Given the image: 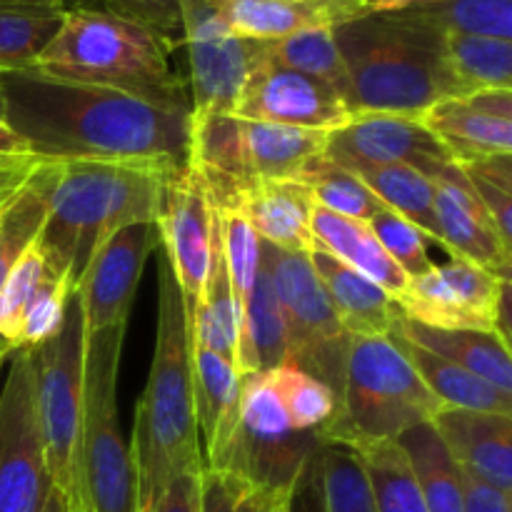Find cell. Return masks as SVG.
<instances>
[{
  "label": "cell",
  "mask_w": 512,
  "mask_h": 512,
  "mask_svg": "<svg viewBox=\"0 0 512 512\" xmlns=\"http://www.w3.org/2000/svg\"><path fill=\"white\" fill-rule=\"evenodd\" d=\"M3 83L8 125L38 158L53 163H188L190 110L50 78L33 68L3 73Z\"/></svg>",
  "instance_id": "6da1fadb"
},
{
  "label": "cell",
  "mask_w": 512,
  "mask_h": 512,
  "mask_svg": "<svg viewBox=\"0 0 512 512\" xmlns=\"http://www.w3.org/2000/svg\"><path fill=\"white\" fill-rule=\"evenodd\" d=\"M198 435L188 315L168 258L160 250L153 363L135 408L130 443L138 478V512H148L178 475L203 468Z\"/></svg>",
  "instance_id": "7a4b0ae2"
},
{
  "label": "cell",
  "mask_w": 512,
  "mask_h": 512,
  "mask_svg": "<svg viewBox=\"0 0 512 512\" xmlns=\"http://www.w3.org/2000/svg\"><path fill=\"white\" fill-rule=\"evenodd\" d=\"M445 33L410 10H370L333 28L353 113L420 118L438 100L460 95L445 60Z\"/></svg>",
  "instance_id": "3957f363"
},
{
  "label": "cell",
  "mask_w": 512,
  "mask_h": 512,
  "mask_svg": "<svg viewBox=\"0 0 512 512\" xmlns=\"http://www.w3.org/2000/svg\"><path fill=\"white\" fill-rule=\"evenodd\" d=\"M178 168L168 163H58L38 235L48 268L68 278L75 290L105 240L128 225L158 220L165 185Z\"/></svg>",
  "instance_id": "277c9868"
},
{
  "label": "cell",
  "mask_w": 512,
  "mask_h": 512,
  "mask_svg": "<svg viewBox=\"0 0 512 512\" xmlns=\"http://www.w3.org/2000/svg\"><path fill=\"white\" fill-rule=\"evenodd\" d=\"M173 53V45L130 20L68 5L58 33L38 55L33 70L190 110L188 83L170 63Z\"/></svg>",
  "instance_id": "5b68a950"
},
{
  "label": "cell",
  "mask_w": 512,
  "mask_h": 512,
  "mask_svg": "<svg viewBox=\"0 0 512 512\" xmlns=\"http://www.w3.org/2000/svg\"><path fill=\"white\" fill-rule=\"evenodd\" d=\"M440 408L445 405L388 335L350 338L343 393L318 438L345 448L400 440L415 425L430 423Z\"/></svg>",
  "instance_id": "8992f818"
},
{
  "label": "cell",
  "mask_w": 512,
  "mask_h": 512,
  "mask_svg": "<svg viewBox=\"0 0 512 512\" xmlns=\"http://www.w3.org/2000/svg\"><path fill=\"white\" fill-rule=\"evenodd\" d=\"M125 330L128 328L85 333L75 512H138V478L118 415V373Z\"/></svg>",
  "instance_id": "52a82bcc"
},
{
  "label": "cell",
  "mask_w": 512,
  "mask_h": 512,
  "mask_svg": "<svg viewBox=\"0 0 512 512\" xmlns=\"http://www.w3.org/2000/svg\"><path fill=\"white\" fill-rule=\"evenodd\" d=\"M35 365V413L45 465L55 488L75 505L78 498L80 420H83L85 320L78 295L58 333L30 348Z\"/></svg>",
  "instance_id": "ba28073f"
},
{
  "label": "cell",
  "mask_w": 512,
  "mask_h": 512,
  "mask_svg": "<svg viewBox=\"0 0 512 512\" xmlns=\"http://www.w3.org/2000/svg\"><path fill=\"white\" fill-rule=\"evenodd\" d=\"M260 260L273 280L288 338V365L320 380L340 400L348 363L350 335L340 325L310 253H290L260 243Z\"/></svg>",
  "instance_id": "9c48e42d"
},
{
  "label": "cell",
  "mask_w": 512,
  "mask_h": 512,
  "mask_svg": "<svg viewBox=\"0 0 512 512\" xmlns=\"http://www.w3.org/2000/svg\"><path fill=\"white\" fill-rule=\"evenodd\" d=\"M510 278L463 258L433 265L398 300L408 320L440 330H485L510 343Z\"/></svg>",
  "instance_id": "30bf717a"
},
{
  "label": "cell",
  "mask_w": 512,
  "mask_h": 512,
  "mask_svg": "<svg viewBox=\"0 0 512 512\" xmlns=\"http://www.w3.org/2000/svg\"><path fill=\"white\" fill-rule=\"evenodd\" d=\"M180 18L188 48L190 115L233 113L265 43L230 30L225 0H180Z\"/></svg>",
  "instance_id": "8fae6325"
},
{
  "label": "cell",
  "mask_w": 512,
  "mask_h": 512,
  "mask_svg": "<svg viewBox=\"0 0 512 512\" xmlns=\"http://www.w3.org/2000/svg\"><path fill=\"white\" fill-rule=\"evenodd\" d=\"M53 490L35 413V365L30 348L10 353L0 390V512H40Z\"/></svg>",
  "instance_id": "7c38bea8"
},
{
  "label": "cell",
  "mask_w": 512,
  "mask_h": 512,
  "mask_svg": "<svg viewBox=\"0 0 512 512\" xmlns=\"http://www.w3.org/2000/svg\"><path fill=\"white\" fill-rule=\"evenodd\" d=\"M218 228V210L210 200L208 188L193 165H180L165 185L163 208L155 230L158 245L168 258L173 278L183 295L185 315L193 313L203 290L210 265V248Z\"/></svg>",
  "instance_id": "4fadbf2b"
},
{
  "label": "cell",
  "mask_w": 512,
  "mask_h": 512,
  "mask_svg": "<svg viewBox=\"0 0 512 512\" xmlns=\"http://www.w3.org/2000/svg\"><path fill=\"white\" fill-rule=\"evenodd\" d=\"M233 115L258 123L333 133L355 113L328 85L278 63L265 43L263 55L245 78Z\"/></svg>",
  "instance_id": "5bb4252c"
},
{
  "label": "cell",
  "mask_w": 512,
  "mask_h": 512,
  "mask_svg": "<svg viewBox=\"0 0 512 512\" xmlns=\"http://www.w3.org/2000/svg\"><path fill=\"white\" fill-rule=\"evenodd\" d=\"M155 248V223L128 225L100 245L75 285V295L83 308L85 333L128 328L143 268Z\"/></svg>",
  "instance_id": "9a60e30c"
},
{
  "label": "cell",
  "mask_w": 512,
  "mask_h": 512,
  "mask_svg": "<svg viewBox=\"0 0 512 512\" xmlns=\"http://www.w3.org/2000/svg\"><path fill=\"white\" fill-rule=\"evenodd\" d=\"M325 155L343 168L403 163L428 178L438 168L453 163L445 145L423 120L393 113L353 115L343 128L328 135Z\"/></svg>",
  "instance_id": "2e32d148"
},
{
  "label": "cell",
  "mask_w": 512,
  "mask_h": 512,
  "mask_svg": "<svg viewBox=\"0 0 512 512\" xmlns=\"http://www.w3.org/2000/svg\"><path fill=\"white\" fill-rule=\"evenodd\" d=\"M430 180L435 188L440 245L453 258H463L490 273L510 278L512 245L505 243L503 235L498 233L493 218L480 203L458 163L438 168Z\"/></svg>",
  "instance_id": "e0dca14e"
},
{
  "label": "cell",
  "mask_w": 512,
  "mask_h": 512,
  "mask_svg": "<svg viewBox=\"0 0 512 512\" xmlns=\"http://www.w3.org/2000/svg\"><path fill=\"white\" fill-rule=\"evenodd\" d=\"M453 163L512 155V90H478L438 100L420 115Z\"/></svg>",
  "instance_id": "ac0fdd59"
},
{
  "label": "cell",
  "mask_w": 512,
  "mask_h": 512,
  "mask_svg": "<svg viewBox=\"0 0 512 512\" xmlns=\"http://www.w3.org/2000/svg\"><path fill=\"white\" fill-rule=\"evenodd\" d=\"M193 398L198 433L205 438V468L228 475L240 430V383L243 375L218 353L190 343Z\"/></svg>",
  "instance_id": "d6986e66"
},
{
  "label": "cell",
  "mask_w": 512,
  "mask_h": 512,
  "mask_svg": "<svg viewBox=\"0 0 512 512\" xmlns=\"http://www.w3.org/2000/svg\"><path fill=\"white\" fill-rule=\"evenodd\" d=\"M430 425L458 468L512 493V415L445 405Z\"/></svg>",
  "instance_id": "ffe728a7"
},
{
  "label": "cell",
  "mask_w": 512,
  "mask_h": 512,
  "mask_svg": "<svg viewBox=\"0 0 512 512\" xmlns=\"http://www.w3.org/2000/svg\"><path fill=\"white\" fill-rule=\"evenodd\" d=\"M370 10H375L370 0H225L230 30L258 43H275L303 30H333Z\"/></svg>",
  "instance_id": "44dd1931"
},
{
  "label": "cell",
  "mask_w": 512,
  "mask_h": 512,
  "mask_svg": "<svg viewBox=\"0 0 512 512\" xmlns=\"http://www.w3.org/2000/svg\"><path fill=\"white\" fill-rule=\"evenodd\" d=\"M243 215L260 243L290 253H313L310 213L313 198L298 180H258L248 183L228 205Z\"/></svg>",
  "instance_id": "7402d4cb"
},
{
  "label": "cell",
  "mask_w": 512,
  "mask_h": 512,
  "mask_svg": "<svg viewBox=\"0 0 512 512\" xmlns=\"http://www.w3.org/2000/svg\"><path fill=\"white\" fill-rule=\"evenodd\" d=\"M245 185L258 180H300L328 150L323 130L290 128L238 118Z\"/></svg>",
  "instance_id": "603a6c76"
},
{
  "label": "cell",
  "mask_w": 512,
  "mask_h": 512,
  "mask_svg": "<svg viewBox=\"0 0 512 512\" xmlns=\"http://www.w3.org/2000/svg\"><path fill=\"white\" fill-rule=\"evenodd\" d=\"M310 263H313L315 275H318L340 325L350 338L390 335L393 325L403 315L393 295L385 293L378 283L368 280L365 275L355 273L353 268L335 260L325 250L315 248L310 253Z\"/></svg>",
  "instance_id": "cb8c5ba5"
},
{
  "label": "cell",
  "mask_w": 512,
  "mask_h": 512,
  "mask_svg": "<svg viewBox=\"0 0 512 512\" xmlns=\"http://www.w3.org/2000/svg\"><path fill=\"white\" fill-rule=\"evenodd\" d=\"M310 233H313L315 248L325 250V253L333 255L335 260H340L343 265L353 268L355 273L365 275L368 280L378 283L385 293L393 295L395 303L403 298V293L408 290L410 278L398 268V263L385 253V248L380 245V240L375 238V233L370 230L368 223L343 218V215H335L313 203Z\"/></svg>",
  "instance_id": "d4e9b609"
},
{
  "label": "cell",
  "mask_w": 512,
  "mask_h": 512,
  "mask_svg": "<svg viewBox=\"0 0 512 512\" xmlns=\"http://www.w3.org/2000/svg\"><path fill=\"white\" fill-rule=\"evenodd\" d=\"M395 333L413 340L420 348L470 370L478 378L488 380L503 393L512 395V358L510 343L500 338L498 333H485V330H440L420 325L400 315L393 325Z\"/></svg>",
  "instance_id": "484cf974"
},
{
  "label": "cell",
  "mask_w": 512,
  "mask_h": 512,
  "mask_svg": "<svg viewBox=\"0 0 512 512\" xmlns=\"http://www.w3.org/2000/svg\"><path fill=\"white\" fill-rule=\"evenodd\" d=\"M395 345L405 353V358L413 363L423 383L433 390L435 398L450 408H465V410H480V413H500L512 415V395L503 393L488 380L478 378L470 370L460 368V365L450 363V360L440 358V355L430 353V350L420 348L413 340L403 338L400 333L390 330L388 335Z\"/></svg>",
  "instance_id": "4316f807"
},
{
  "label": "cell",
  "mask_w": 512,
  "mask_h": 512,
  "mask_svg": "<svg viewBox=\"0 0 512 512\" xmlns=\"http://www.w3.org/2000/svg\"><path fill=\"white\" fill-rule=\"evenodd\" d=\"M65 8V0H0V73L33 68Z\"/></svg>",
  "instance_id": "83f0119b"
},
{
  "label": "cell",
  "mask_w": 512,
  "mask_h": 512,
  "mask_svg": "<svg viewBox=\"0 0 512 512\" xmlns=\"http://www.w3.org/2000/svg\"><path fill=\"white\" fill-rule=\"evenodd\" d=\"M385 208L395 210L415 225L428 240L440 245L438 215H435L433 180L403 163L353 165L348 168Z\"/></svg>",
  "instance_id": "f1b7e54d"
},
{
  "label": "cell",
  "mask_w": 512,
  "mask_h": 512,
  "mask_svg": "<svg viewBox=\"0 0 512 512\" xmlns=\"http://www.w3.org/2000/svg\"><path fill=\"white\" fill-rule=\"evenodd\" d=\"M398 445L408 455L428 512H463L458 465L450 458L433 425H415L413 430L400 435Z\"/></svg>",
  "instance_id": "f546056e"
},
{
  "label": "cell",
  "mask_w": 512,
  "mask_h": 512,
  "mask_svg": "<svg viewBox=\"0 0 512 512\" xmlns=\"http://www.w3.org/2000/svg\"><path fill=\"white\" fill-rule=\"evenodd\" d=\"M445 60L460 95L478 90H512V40L445 33Z\"/></svg>",
  "instance_id": "4dcf8cb0"
},
{
  "label": "cell",
  "mask_w": 512,
  "mask_h": 512,
  "mask_svg": "<svg viewBox=\"0 0 512 512\" xmlns=\"http://www.w3.org/2000/svg\"><path fill=\"white\" fill-rule=\"evenodd\" d=\"M55 175H58V163L45 160L25 183V188L15 195L13 203L0 210V285L43 230Z\"/></svg>",
  "instance_id": "1f68e13d"
},
{
  "label": "cell",
  "mask_w": 512,
  "mask_h": 512,
  "mask_svg": "<svg viewBox=\"0 0 512 512\" xmlns=\"http://www.w3.org/2000/svg\"><path fill=\"white\" fill-rule=\"evenodd\" d=\"M363 463L373 490L375 510L378 512H428L423 493L410 468L408 455L398 440H380L350 448Z\"/></svg>",
  "instance_id": "d6a6232c"
},
{
  "label": "cell",
  "mask_w": 512,
  "mask_h": 512,
  "mask_svg": "<svg viewBox=\"0 0 512 512\" xmlns=\"http://www.w3.org/2000/svg\"><path fill=\"white\" fill-rule=\"evenodd\" d=\"M375 10H410L448 33L512 40V0H373Z\"/></svg>",
  "instance_id": "836d02e7"
},
{
  "label": "cell",
  "mask_w": 512,
  "mask_h": 512,
  "mask_svg": "<svg viewBox=\"0 0 512 512\" xmlns=\"http://www.w3.org/2000/svg\"><path fill=\"white\" fill-rule=\"evenodd\" d=\"M320 512H378L363 463L340 443H320L313 458Z\"/></svg>",
  "instance_id": "e575fe53"
},
{
  "label": "cell",
  "mask_w": 512,
  "mask_h": 512,
  "mask_svg": "<svg viewBox=\"0 0 512 512\" xmlns=\"http://www.w3.org/2000/svg\"><path fill=\"white\" fill-rule=\"evenodd\" d=\"M268 50L278 63L288 65V68L298 70V73L308 75V78H315L318 83L328 85L350 108L348 70H345L343 55H340L338 45H335L333 30H303V33H295L283 40H275V43H268Z\"/></svg>",
  "instance_id": "d590c367"
},
{
  "label": "cell",
  "mask_w": 512,
  "mask_h": 512,
  "mask_svg": "<svg viewBox=\"0 0 512 512\" xmlns=\"http://www.w3.org/2000/svg\"><path fill=\"white\" fill-rule=\"evenodd\" d=\"M298 183L308 188L310 198L318 208L343 215V218L360 220V223H368L375 210L383 205L348 168L333 163L328 155L320 158Z\"/></svg>",
  "instance_id": "8d00e7d4"
},
{
  "label": "cell",
  "mask_w": 512,
  "mask_h": 512,
  "mask_svg": "<svg viewBox=\"0 0 512 512\" xmlns=\"http://www.w3.org/2000/svg\"><path fill=\"white\" fill-rule=\"evenodd\" d=\"M45 273H48V263H45L38 238H35V243L20 255L5 283L0 285V350L3 353L10 355L13 350H18L23 315L38 285L43 283Z\"/></svg>",
  "instance_id": "74e56055"
},
{
  "label": "cell",
  "mask_w": 512,
  "mask_h": 512,
  "mask_svg": "<svg viewBox=\"0 0 512 512\" xmlns=\"http://www.w3.org/2000/svg\"><path fill=\"white\" fill-rule=\"evenodd\" d=\"M273 375L295 433H315L330 423L335 408H338V400L328 385L288 363L273 368Z\"/></svg>",
  "instance_id": "f35d334b"
},
{
  "label": "cell",
  "mask_w": 512,
  "mask_h": 512,
  "mask_svg": "<svg viewBox=\"0 0 512 512\" xmlns=\"http://www.w3.org/2000/svg\"><path fill=\"white\" fill-rule=\"evenodd\" d=\"M458 168L473 185L505 243L512 245V155L468 160L458 163Z\"/></svg>",
  "instance_id": "ab89813d"
},
{
  "label": "cell",
  "mask_w": 512,
  "mask_h": 512,
  "mask_svg": "<svg viewBox=\"0 0 512 512\" xmlns=\"http://www.w3.org/2000/svg\"><path fill=\"white\" fill-rule=\"evenodd\" d=\"M73 293L75 290L73 285H70V280L48 268L43 283L38 285V290H35V295L30 298L28 310H25L23 315L18 350L35 348V345L50 340L60 328H63L65 315H68V303L70 298H73Z\"/></svg>",
  "instance_id": "60d3db41"
},
{
  "label": "cell",
  "mask_w": 512,
  "mask_h": 512,
  "mask_svg": "<svg viewBox=\"0 0 512 512\" xmlns=\"http://www.w3.org/2000/svg\"><path fill=\"white\" fill-rule=\"evenodd\" d=\"M368 225L385 248V253L398 263V268L408 278H418L435 265L428 255V238L395 210L380 205L373 218L368 220Z\"/></svg>",
  "instance_id": "b9f144b4"
},
{
  "label": "cell",
  "mask_w": 512,
  "mask_h": 512,
  "mask_svg": "<svg viewBox=\"0 0 512 512\" xmlns=\"http://www.w3.org/2000/svg\"><path fill=\"white\" fill-rule=\"evenodd\" d=\"M85 8L105 10L110 15L130 20L140 28L150 30L175 50L183 45V18H180V0H85Z\"/></svg>",
  "instance_id": "7bdbcfd3"
},
{
  "label": "cell",
  "mask_w": 512,
  "mask_h": 512,
  "mask_svg": "<svg viewBox=\"0 0 512 512\" xmlns=\"http://www.w3.org/2000/svg\"><path fill=\"white\" fill-rule=\"evenodd\" d=\"M203 468L178 475L148 512H203Z\"/></svg>",
  "instance_id": "ee69618b"
},
{
  "label": "cell",
  "mask_w": 512,
  "mask_h": 512,
  "mask_svg": "<svg viewBox=\"0 0 512 512\" xmlns=\"http://www.w3.org/2000/svg\"><path fill=\"white\" fill-rule=\"evenodd\" d=\"M458 475L463 490V512H512V493L493 488L463 468H458Z\"/></svg>",
  "instance_id": "f6af8a7d"
},
{
  "label": "cell",
  "mask_w": 512,
  "mask_h": 512,
  "mask_svg": "<svg viewBox=\"0 0 512 512\" xmlns=\"http://www.w3.org/2000/svg\"><path fill=\"white\" fill-rule=\"evenodd\" d=\"M43 163L45 160L33 153L0 155V210L13 203L15 195L25 188V183L33 178V173Z\"/></svg>",
  "instance_id": "bcb514c9"
},
{
  "label": "cell",
  "mask_w": 512,
  "mask_h": 512,
  "mask_svg": "<svg viewBox=\"0 0 512 512\" xmlns=\"http://www.w3.org/2000/svg\"><path fill=\"white\" fill-rule=\"evenodd\" d=\"M240 483L203 468V512H238Z\"/></svg>",
  "instance_id": "7dc6e473"
},
{
  "label": "cell",
  "mask_w": 512,
  "mask_h": 512,
  "mask_svg": "<svg viewBox=\"0 0 512 512\" xmlns=\"http://www.w3.org/2000/svg\"><path fill=\"white\" fill-rule=\"evenodd\" d=\"M240 483V480H238ZM273 505V495L263 493L258 488H250V485L240 483L238 490V512H270Z\"/></svg>",
  "instance_id": "c3c4849f"
},
{
  "label": "cell",
  "mask_w": 512,
  "mask_h": 512,
  "mask_svg": "<svg viewBox=\"0 0 512 512\" xmlns=\"http://www.w3.org/2000/svg\"><path fill=\"white\" fill-rule=\"evenodd\" d=\"M30 153L28 143L10 128L8 123H0V155H25Z\"/></svg>",
  "instance_id": "681fc988"
},
{
  "label": "cell",
  "mask_w": 512,
  "mask_h": 512,
  "mask_svg": "<svg viewBox=\"0 0 512 512\" xmlns=\"http://www.w3.org/2000/svg\"><path fill=\"white\" fill-rule=\"evenodd\" d=\"M40 512H75V508L70 505V500L65 498V495L60 493V490L53 485V490H50L48 500H45L43 510H40Z\"/></svg>",
  "instance_id": "f907efd6"
},
{
  "label": "cell",
  "mask_w": 512,
  "mask_h": 512,
  "mask_svg": "<svg viewBox=\"0 0 512 512\" xmlns=\"http://www.w3.org/2000/svg\"><path fill=\"white\" fill-rule=\"evenodd\" d=\"M293 495H273L270 512H293Z\"/></svg>",
  "instance_id": "816d5d0a"
},
{
  "label": "cell",
  "mask_w": 512,
  "mask_h": 512,
  "mask_svg": "<svg viewBox=\"0 0 512 512\" xmlns=\"http://www.w3.org/2000/svg\"><path fill=\"white\" fill-rule=\"evenodd\" d=\"M0 123H8V95H5L3 73H0Z\"/></svg>",
  "instance_id": "f5cc1de1"
},
{
  "label": "cell",
  "mask_w": 512,
  "mask_h": 512,
  "mask_svg": "<svg viewBox=\"0 0 512 512\" xmlns=\"http://www.w3.org/2000/svg\"><path fill=\"white\" fill-rule=\"evenodd\" d=\"M8 358H10V355L0 350V373H3V365H5V360H8Z\"/></svg>",
  "instance_id": "db71d44e"
},
{
  "label": "cell",
  "mask_w": 512,
  "mask_h": 512,
  "mask_svg": "<svg viewBox=\"0 0 512 512\" xmlns=\"http://www.w3.org/2000/svg\"><path fill=\"white\" fill-rule=\"evenodd\" d=\"M370 3H373V0H370Z\"/></svg>",
  "instance_id": "11a10c76"
}]
</instances>
